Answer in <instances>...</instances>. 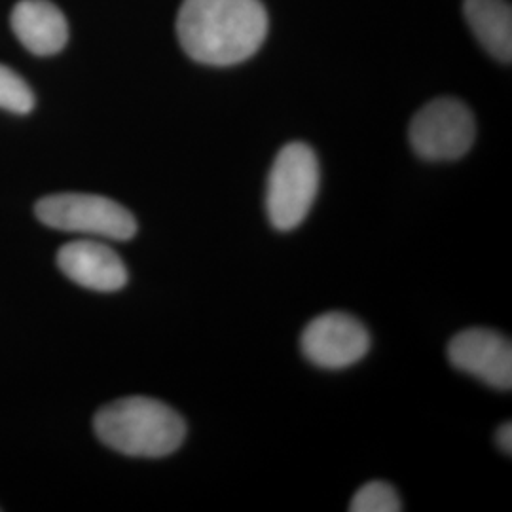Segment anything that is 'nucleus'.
<instances>
[{
  "instance_id": "nucleus-1",
  "label": "nucleus",
  "mask_w": 512,
  "mask_h": 512,
  "mask_svg": "<svg viewBox=\"0 0 512 512\" xmlns=\"http://www.w3.org/2000/svg\"><path fill=\"white\" fill-rule=\"evenodd\" d=\"M177 35L194 61L232 67L262 48L268 12L260 0H183Z\"/></svg>"
},
{
  "instance_id": "nucleus-2",
  "label": "nucleus",
  "mask_w": 512,
  "mask_h": 512,
  "mask_svg": "<svg viewBox=\"0 0 512 512\" xmlns=\"http://www.w3.org/2000/svg\"><path fill=\"white\" fill-rule=\"evenodd\" d=\"M93 429L105 446L131 458L171 456L186 437L181 414L150 397H124L103 406Z\"/></svg>"
},
{
  "instance_id": "nucleus-3",
  "label": "nucleus",
  "mask_w": 512,
  "mask_h": 512,
  "mask_svg": "<svg viewBox=\"0 0 512 512\" xmlns=\"http://www.w3.org/2000/svg\"><path fill=\"white\" fill-rule=\"evenodd\" d=\"M321 184L319 160L306 143L279 150L268 175L266 213L275 230L293 232L310 215Z\"/></svg>"
},
{
  "instance_id": "nucleus-4",
  "label": "nucleus",
  "mask_w": 512,
  "mask_h": 512,
  "mask_svg": "<svg viewBox=\"0 0 512 512\" xmlns=\"http://www.w3.org/2000/svg\"><path fill=\"white\" fill-rule=\"evenodd\" d=\"M37 219L54 230L93 238L128 241L137 234V220L124 205L97 194L65 192L46 196L35 205Z\"/></svg>"
},
{
  "instance_id": "nucleus-5",
  "label": "nucleus",
  "mask_w": 512,
  "mask_h": 512,
  "mask_svg": "<svg viewBox=\"0 0 512 512\" xmlns=\"http://www.w3.org/2000/svg\"><path fill=\"white\" fill-rule=\"evenodd\" d=\"M408 137L414 152L423 160L454 162L475 143V116L459 99L440 97L412 118Z\"/></svg>"
},
{
  "instance_id": "nucleus-6",
  "label": "nucleus",
  "mask_w": 512,
  "mask_h": 512,
  "mask_svg": "<svg viewBox=\"0 0 512 512\" xmlns=\"http://www.w3.org/2000/svg\"><path fill=\"white\" fill-rule=\"evenodd\" d=\"M300 346L311 365L340 370L365 357L370 349V334L357 317L344 311H329L308 323Z\"/></svg>"
},
{
  "instance_id": "nucleus-7",
  "label": "nucleus",
  "mask_w": 512,
  "mask_h": 512,
  "mask_svg": "<svg viewBox=\"0 0 512 512\" xmlns=\"http://www.w3.org/2000/svg\"><path fill=\"white\" fill-rule=\"evenodd\" d=\"M448 359L454 368L475 376L499 391L512 389L511 340L492 329H469L456 334L448 344Z\"/></svg>"
},
{
  "instance_id": "nucleus-8",
  "label": "nucleus",
  "mask_w": 512,
  "mask_h": 512,
  "mask_svg": "<svg viewBox=\"0 0 512 512\" xmlns=\"http://www.w3.org/2000/svg\"><path fill=\"white\" fill-rule=\"evenodd\" d=\"M57 266L76 285L116 293L128 285V268L109 245L95 239H78L63 245L57 253Z\"/></svg>"
},
{
  "instance_id": "nucleus-9",
  "label": "nucleus",
  "mask_w": 512,
  "mask_h": 512,
  "mask_svg": "<svg viewBox=\"0 0 512 512\" xmlns=\"http://www.w3.org/2000/svg\"><path fill=\"white\" fill-rule=\"evenodd\" d=\"M12 29L19 42L35 55L61 52L69 38L63 12L50 0H21L12 12Z\"/></svg>"
},
{
  "instance_id": "nucleus-10",
  "label": "nucleus",
  "mask_w": 512,
  "mask_h": 512,
  "mask_svg": "<svg viewBox=\"0 0 512 512\" xmlns=\"http://www.w3.org/2000/svg\"><path fill=\"white\" fill-rule=\"evenodd\" d=\"M465 18L478 42L503 63L512 59V10L505 0H465Z\"/></svg>"
},
{
  "instance_id": "nucleus-11",
  "label": "nucleus",
  "mask_w": 512,
  "mask_h": 512,
  "mask_svg": "<svg viewBox=\"0 0 512 512\" xmlns=\"http://www.w3.org/2000/svg\"><path fill=\"white\" fill-rule=\"evenodd\" d=\"M351 512H401L403 511V503L401 497L397 494V490L382 482V480H374L365 484L357 494L353 495Z\"/></svg>"
},
{
  "instance_id": "nucleus-12",
  "label": "nucleus",
  "mask_w": 512,
  "mask_h": 512,
  "mask_svg": "<svg viewBox=\"0 0 512 512\" xmlns=\"http://www.w3.org/2000/svg\"><path fill=\"white\" fill-rule=\"evenodd\" d=\"M0 109L14 114H29L35 109V95L29 84L4 65H0Z\"/></svg>"
},
{
  "instance_id": "nucleus-13",
  "label": "nucleus",
  "mask_w": 512,
  "mask_h": 512,
  "mask_svg": "<svg viewBox=\"0 0 512 512\" xmlns=\"http://www.w3.org/2000/svg\"><path fill=\"white\" fill-rule=\"evenodd\" d=\"M495 440H497V444H499V448H501V452L503 454H507V456H511L512 454V423L511 421H507V423H503L499 429H497V435H495Z\"/></svg>"
}]
</instances>
